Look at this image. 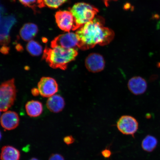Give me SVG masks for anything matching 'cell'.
Returning a JSON list of instances; mask_svg holds the SVG:
<instances>
[{
	"instance_id": "cell-31",
	"label": "cell",
	"mask_w": 160,
	"mask_h": 160,
	"mask_svg": "<svg viewBox=\"0 0 160 160\" xmlns=\"http://www.w3.org/2000/svg\"><path fill=\"white\" fill-rule=\"evenodd\" d=\"M0 115H1V111H0Z\"/></svg>"
},
{
	"instance_id": "cell-19",
	"label": "cell",
	"mask_w": 160,
	"mask_h": 160,
	"mask_svg": "<svg viewBox=\"0 0 160 160\" xmlns=\"http://www.w3.org/2000/svg\"><path fill=\"white\" fill-rule=\"evenodd\" d=\"M24 5L31 8L36 12L37 9H41L45 7L43 0H19Z\"/></svg>"
},
{
	"instance_id": "cell-4",
	"label": "cell",
	"mask_w": 160,
	"mask_h": 160,
	"mask_svg": "<svg viewBox=\"0 0 160 160\" xmlns=\"http://www.w3.org/2000/svg\"><path fill=\"white\" fill-rule=\"evenodd\" d=\"M17 92L14 79L8 80L0 85V111H7L13 105Z\"/></svg>"
},
{
	"instance_id": "cell-3",
	"label": "cell",
	"mask_w": 160,
	"mask_h": 160,
	"mask_svg": "<svg viewBox=\"0 0 160 160\" xmlns=\"http://www.w3.org/2000/svg\"><path fill=\"white\" fill-rule=\"evenodd\" d=\"M69 11L74 18L72 31L78 29L86 23L94 19L99 12L97 8L84 2L75 4L69 9Z\"/></svg>"
},
{
	"instance_id": "cell-7",
	"label": "cell",
	"mask_w": 160,
	"mask_h": 160,
	"mask_svg": "<svg viewBox=\"0 0 160 160\" xmlns=\"http://www.w3.org/2000/svg\"><path fill=\"white\" fill-rule=\"evenodd\" d=\"M39 93L43 97H50L57 92L58 85L53 78L43 77L40 79L38 85Z\"/></svg>"
},
{
	"instance_id": "cell-12",
	"label": "cell",
	"mask_w": 160,
	"mask_h": 160,
	"mask_svg": "<svg viewBox=\"0 0 160 160\" xmlns=\"http://www.w3.org/2000/svg\"><path fill=\"white\" fill-rule=\"evenodd\" d=\"M128 88L132 93L136 95L143 94L147 91V83L146 80L141 77L131 78L128 82Z\"/></svg>"
},
{
	"instance_id": "cell-10",
	"label": "cell",
	"mask_w": 160,
	"mask_h": 160,
	"mask_svg": "<svg viewBox=\"0 0 160 160\" xmlns=\"http://www.w3.org/2000/svg\"><path fill=\"white\" fill-rule=\"evenodd\" d=\"M85 65L89 71L97 73L104 69L105 61L103 56L100 54L92 53L86 58Z\"/></svg>"
},
{
	"instance_id": "cell-28",
	"label": "cell",
	"mask_w": 160,
	"mask_h": 160,
	"mask_svg": "<svg viewBox=\"0 0 160 160\" xmlns=\"http://www.w3.org/2000/svg\"><path fill=\"white\" fill-rule=\"evenodd\" d=\"M4 9H0V22H1L2 19L1 18V14L3 13L4 12Z\"/></svg>"
},
{
	"instance_id": "cell-24",
	"label": "cell",
	"mask_w": 160,
	"mask_h": 160,
	"mask_svg": "<svg viewBox=\"0 0 160 160\" xmlns=\"http://www.w3.org/2000/svg\"><path fill=\"white\" fill-rule=\"evenodd\" d=\"M9 47L7 46H3L0 49V52L3 54L7 55L9 53Z\"/></svg>"
},
{
	"instance_id": "cell-14",
	"label": "cell",
	"mask_w": 160,
	"mask_h": 160,
	"mask_svg": "<svg viewBox=\"0 0 160 160\" xmlns=\"http://www.w3.org/2000/svg\"><path fill=\"white\" fill-rule=\"evenodd\" d=\"M21 154L18 150L11 146H4L1 149V160H19Z\"/></svg>"
},
{
	"instance_id": "cell-17",
	"label": "cell",
	"mask_w": 160,
	"mask_h": 160,
	"mask_svg": "<svg viewBox=\"0 0 160 160\" xmlns=\"http://www.w3.org/2000/svg\"><path fill=\"white\" fill-rule=\"evenodd\" d=\"M157 144V140L155 137L151 135H148L142 142V147L145 151L151 152L155 149Z\"/></svg>"
},
{
	"instance_id": "cell-26",
	"label": "cell",
	"mask_w": 160,
	"mask_h": 160,
	"mask_svg": "<svg viewBox=\"0 0 160 160\" xmlns=\"http://www.w3.org/2000/svg\"><path fill=\"white\" fill-rule=\"evenodd\" d=\"M16 48L17 51L19 52L22 51L23 50V47H22L21 45H18L17 46H16Z\"/></svg>"
},
{
	"instance_id": "cell-15",
	"label": "cell",
	"mask_w": 160,
	"mask_h": 160,
	"mask_svg": "<svg viewBox=\"0 0 160 160\" xmlns=\"http://www.w3.org/2000/svg\"><path fill=\"white\" fill-rule=\"evenodd\" d=\"M38 31V27L35 24L27 23L22 28L20 32V35L24 41H29L35 37Z\"/></svg>"
},
{
	"instance_id": "cell-27",
	"label": "cell",
	"mask_w": 160,
	"mask_h": 160,
	"mask_svg": "<svg viewBox=\"0 0 160 160\" xmlns=\"http://www.w3.org/2000/svg\"><path fill=\"white\" fill-rule=\"evenodd\" d=\"M117 1V0H103L104 2V3L105 5L107 7H108V3L109 1Z\"/></svg>"
},
{
	"instance_id": "cell-1",
	"label": "cell",
	"mask_w": 160,
	"mask_h": 160,
	"mask_svg": "<svg viewBox=\"0 0 160 160\" xmlns=\"http://www.w3.org/2000/svg\"><path fill=\"white\" fill-rule=\"evenodd\" d=\"M104 24L103 18L97 17L78 29L76 33L79 40L78 48L84 51L97 45H108L114 38L115 33Z\"/></svg>"
},
{
	"instance_id": "cell-6",
	"label": "cell",
	"mask_w": 160,
	"mask_h": 160,
	"mask_svg": "<svg viewBox=\"0 0 160 160\" xmlns=\"http://www.w3.org/2000/svg\"><path fill=\"white\" fill-rule=\"evenodd\" d=\"M138 123L135 118L129 115H124L120 118L117 123V127L123 134L133 137L138 129Z\"/></svg>"
},
{
	"instance_id": "cell-9",
	"label": "cell",
	"mask_w": 160,
	"mask_h": 160,
	"mask_svg": "<svg viewBox=\"0 0 160 160\" xmlns=\"http://www.w3.org/2000/svg\"><path fill=\"white\" fill-rule=\"evenodd\" d=\"M55 18L56 22L60 29L67 32L72 30L74 18L71 12L59 11L56 13Z\"/></svg>"
},
{
	"instance_id": "cell-23",
	"label": "cell",
	"mask_w": 160,
	"mask_h": 160,
	"mask_svg": "<svg viewBox=\"0 0 160 160\" xmlns=\"http://www.w3.org/2000/svg\"><path fill=\"white\" fill-rule=\"evenodd\" d=\"M102 155L105 158H109L112 155L111 151L108 149H105L101 152Z\"/></svg>"
},
{
	"instance_id": "cell-13",
	"label": "cell",
	"mask_w": 160,
	"mask_h": 160,
	"mask_svg": "<svg viewBox=\"0 0 160 160\" xmlns=\"http://www.w3.org/2000/svg\"><path fill=\"white\" fill-rule=\"evenodd\" d=\"M65 100L61 95H55L51 96L48 99L47 107L50 111L55 113L61 112L65 106Z\"/></svg>"
},
{
	"instance_id": "cell-16",
	"label": "cell",
	"mask_w": 160,
	"mask_h": 160,
	"mask_svg": "<svg viewBox=\"0 0 160 160\" xmlns=\"http://www.w3.org/2000/svg\"><path fill=\"white\" fill-rule=\"evenodd\" d=\"M25 109L28 115L33 118L39 117L42 113L43 110L42 103L34 100L28 102L25 105Z\"/></svg>"
},
{
	"instance_id": "cell-30",
	"label": "cell",
	"mask_w": 160,
	"mask_h": 160,
	"mask_svg": "<svg viewBox=\"0 0 160 160\" xmlns=\"http://www.w3.org/2000/svg\"><path fill=\"white\" fill-rule=\"evenodd\" d=\"M2 137V134H1V132H0V141H1V139Z\"/></svg>"
},
{
	"instance_id": "cell-8",
	"label": "cell",
	"mask_w": 160,
	"mask_h": 160,
	"mask_svg": "<svg viewBox=\"0 0 160 160\" xmlns=\"http://www.w3.org/2000/svg\"><path fill=\"white\" fill-rule=\"evenodd\" d=\"M17 20L14 16L9 15L2 18L0 22V45L7 46L10 42V31Z\"/></svg>"
},
{
	"instance_id": "cell-11",
	"label": "cell",
	"mask_w": 160,
	"mask_h": 160,
	"mask_svg": "<svg viewBox=\"0 0 160 160\" xmlns=\"http://www.w3.org/2000/svg\"><path fill=\"white\" fill-rule=\"evenodd\" d=\"M0 122L2 127L6 130L11 131L14 129L19 125L18 115L15 112H6L1 116Z\"/></svg>"
},
{
	"instance_id": "cell-20",
	"label": "cell",
	"mask_w": 160,
	"mask_h": 160,
	"mask_svg": "<svg viewBox=\"0 0 160 160\" xmlns=\"http://www.w3.org/2000/svg\"><path fill=\"white\" fill-rule=\"evenodd\" d=\"M45 5L52 9H56L67 2L68 0H43Z\"/></svg>"
},
{
	"instance_id": "cell-2",
	"label": "cell",
	"mask_w": 160,
	"mask_h": 160,
	"mask_svg": "<svg viewBox=\"0 0 160 160\" xmlns=\"http://www.w3.org/2000/svg\"><path fill=\"white\" fill-rule=\"evenodd\" d=\"M78 50L66 49L60 47L52 48L46 47L42 59H44L52 68L65 70L68 64L75 60L78 55Z\"/></svg>"
},
{
	"instance_id": "cell-21",
	"label": "cell",
	"mask_w": 160,
	"mask_h": 160,
	"mask_svg": "<svg viewBox=\"0 0 160 160\" xmlns=\"http://www.w3.org/2000/svg\"><path fill=\"white\" fill-rule=\"evenodd\" d=\"M63 141L68 145L72 144L75 141L74 138L72 135L66 136L63 138Z\"/></svg>"
},
{
	"instance_id": "cell-29",
	"label": "cell",
	"mask_w": 160,
	"mask_h": 160,
	"mask_svg": "<svg viewBox=\"0 0 160 160\" xmlns=\"http://www.w3.org/2000/svg\"><path fill=\"white\" fill-rule=\"evenodd\" d=\"M30 160H39L37 158H31Z\"/></svg>"
},
{
	"instance_id": "cell-5",
	"label": "cell",
	"mask_w": 160,
	"mask_h": 160,
	"mask_svg": "<svg viewBox=\"0 0 160 160\" xmlns=\"http://www.w3.org/2000/svg\"><path fill=\"white\" fill-rule=\"evenodd\" d=\"M79 40L76 33L68 32L56 37L51 42V48L60 47L66 49H78Z\"/></svg>"
},
{
	"instance_id": "cell-22",
	"label": "cell",
	"mask_w": 160,
	"mask_h": 160,
	"mask_svg": "<svg viewBox=\"0 0 160 160\" xmlns=\"http://www.w3.org/2000/svg\"><path fill=\"white\" fill-rule=\"evenodd\" d=\"M49 160H65L63 156L60 154H53L50 156Z\"/></svg>"
},
{
	"instance_id": "cell-25",
	"label": "cell",
	"mask_w": 160,
	"mask_h": 160,
	"mask_svg": "<svg viewBox=\"0 0 160 160\" xmlns=\"http://www.w3.org/2000/svg\"><path fill=\"white\" fill-rule=\"evenodd\" d=\"M31 92L32 95L34 96H37L39 94L38 89L36 88L32 89Z\"/></svg>"
},
{
	"instance_id": "cell-18",
	"label": "cell",
	"mask_w": 160,
	"mask_h": 160,
	"mask_svg": "<svg viewBox=\"0 0 160 160\" xmlns=\"http://www.w3.org/2000/svg\"><path fill=\"white\" fill-rule=\"evenodd\" d=\"M27 49L28 52L33 57H37L42 53V46L37 42L31 40L28 43Z\"/></svg>"
}]
</instances>
